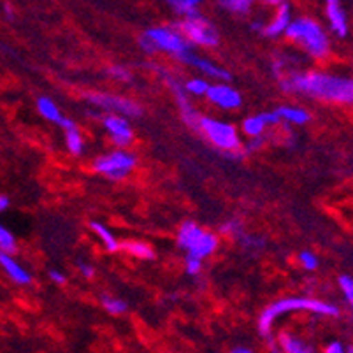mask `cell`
Listing matches in <instances>:
<instances>
[{
	"instance_id": "74e56055",
	"label": "cell",
	"mask_w": 353,
	"mask_h": 353,
	"mask_svg": "<svg viewBox=\"0 0 353 353\" xmlns=\"http://www.w3.org/2000/svg\"><path fill=\"white\" fill-rule=\"evenodd\" d=\"M230 353H253L252 350H248V348H243V346H239V348H234L232 352Z\"/></svg>"
},
{
	"instance_id": "ffe728a7",
	"label": "cell",
	"mask_w": 353,
	"mask_h": 353,
	"mask_svg": "<svg viewBox=\"0 0 353 353\" xmlns=\"http://www.w3.org/2000/svg\"><path fill=\"white\" fill-rule=\"evenodd\" d=\"M169 6L174 9V12L183 14L185 18H190L199 12V0H172V2H169Z\"/></svg>"
},
{
	"instance_id": "484cf974",
	"label": "cell",
	"mask_w": 353,
	"mask_h": 353,
	"mask_svg": "<svg viewBox=\"0 0 353 353\" xmlns=\"http://www.w3.org/2000/svg\"><path fill=\"white\" fill-rule=\"evenodd\" d=\"M220 6L230 12L245 14V12H248V9L252 8V2H250V0H223V2H220Z\"/></svg>"
},
{
	"instance_id": "5b68a950",
	"label": "cell",
	"mask_w": 353,
	"mask_h": 353,
	"mask_svg": "<svg viewBox=\"0 0 353 353\" xmlns=\"http://www.w3.org/2000/svg\"><path fill=\"white\" fill-rule=\"evenodd\" d=\"M285 34L294 41H299L307 48L314 57H323L329 50V41H327L325 32L322 30L319 23L313 20H295L288 25Z\"/></svg>"
},
{
	"instance_id": "8fae6325",
	"label": "cell",
	"mask_w": 353,
	"mask_h": 353,
	"mask_svg": "<svg viewBox=\"0 0 353 353\" xmlns=\"http://www.w3.org/2000/svg\"><path fill=\"white\" fill-rule=\"evenodd\" d=\"M208 99L221 109H237L243 102L239 92L227 85H214L208 88Z\"/></svg>"
},
{
	"instance_id": "4fadbf2b",
	"label": "cell",
	"mask_w": 353,
	"mask_h": 353,
	"mask_svg": "<svg viewBox=\"0 0 353 353\" xmlns=\"http://www.w3.org/2000/svg\"><path fill=\"white\" fill-rule=\"evenodd\" d=\"M183 62L190 63V65L197 67L199 70H202V72L206 74V76H210V78H214L218 79V81H229L232 76H230V72H227L225 69H221V67L214 65L213 62H210V60H204V59H197V57H194V54H187L185 59H183Z\"/></svg>"
},
{
	"instance_id": "e575fe53",
	"label": "cell",
	"mask_w": 353,
	"mask_h": 353,
	"mask_svg": "<svg viewBox=\"0 0 353 353\" xmlns=\"http://www.w3.org/2000/svg\"><path fill=\"white\" fill-rule=\"evenodd\" d=\"M79 271H81V274L85 276V278H94L95 274V269L88 264H79Z\"/></svg>"
},
{
	"instance_id": "277c9868",
	"label": "cell",
	"mask_w": 353,
	"mask_h": 353,
	"mask_svg": "<svg viewBox=\"0 0 353 353\" xmlns=\"http://www.w3.org/2000/svg\"><path fill=\"white\" fill-rule=\"evenodd\" d=\"M178 243L183 250H187L188 255L195 259L210 256L218 248V239L211 232L202 230L194 221H185L179 229Z\"/></svg>"
},
{
	"instance_id": "7a4b0ae2",
	"label": "cell",
	"mask_w": 353,
	"mask_h": 353,
	"mask_svg": "<svg viewBox=\"0 0 353 353\" xmlns=\"http://www.w3.org/2000/svg\"><path fill=\"white\" fill-rule=\"evenodd\" d=\"M297 310H307L319 314H329V316H338L339 314L338 306H332V304L322 303V301L316 299H307V297H288V299H281L278 303L271 304V306H268L262 311L259 319L260 334L262 336H269L272 323H274V320L280 314Z\"/></svg>"
},
{
	"instance_id": "3957f363",
	"label": "cell",
	"mask_w": 353,
	"mask_h": 353,
	"mask_svg": "<svg viewBox=\"0 0 353 353\" xmlns=\"http://www.w3.org/2000/svg\"><path fill=\"white\" fill-rule=\"evenodd\" d=\"M141 46L148 53H153V51H167V53L176 54L181 60L187 54H190V48L185 43L183 35L171 30V28H150L141 37Z\"/></svg>"
},
{
	"instance_id": "d4e9b609",
	"label": "cell",
	"mask_w": 353,
	"mask_h": 353,
	"mask_svg": "<svg viewBox=\"0 0 353 353\" xmlns=\"http://www.w3.org/2000/svg\"><path fill=\"white\" fill-rule=\"evenodd\" d=\"M16 250V239L11 234V230H8L6 227L0 225V253H6V255H11Z\"/></svg>"
},
{
	"instance_id": "4dcf8cb0",
	"label": "cell",
	"mask_w": 353,
	"mask_h": 353,
	"mask_svg": "<svg viewBox=\"0 0 353 353\" xmlns=\"http://www.w3.org/2000/svg\"><path fill=\"white\" fill-rule=\"evenodd\" d=\"M201 269H202V260L188 255L187 256V272L188 274H192V276L199 274V272H201Z\"/></svg>"
},
{
	"instance_id": "9c48e42d",
	"label": "cell",
	"mask_w": 353,
	"mask_h": 353,
	"mask_svg": "<svg viewBox=\"0 0 353 353\" xmlns=\"http://www.w3.org/2000/svg\"><path fill=\"white\" fill-rule=\"evenodd\" d=\"M88 101L97 108L104 109V111H111V113H118V117H141V108L136 102L128 101V99L117 97V95L108 94H92L88 95Z\"/></svg>"
},
{
	"instance_id": "603a6c76",
	"label": "cell",
	"mask_w": 353,
	"mask_h": 353,
	"mask_svg": "<svg viewBox=\"0 0 353 353\" xmlns=\"http://www.w3.org/2000/svg\"><path fill=\"white\" fill-rule=\"evenodd\" d=\"M123 250L128 253H132V255L139 256V259H153V252L152 248L144 243H139V241H130V243H125Z\"/></svg>"
},
{
	"instance_id": "83f0119b",
	"label": "cell",
	"mask_w": 353,
	"mask_h": 353,
	"mask_svg": "<svg viewBox=\"0 0 353 353\" xmlns=\"http://www.w3.org/2000/svg\"><path fill=\"white\" fill-rule=\"evenodd\" d=\"M208 88H210L208 81H204V79H199V78L192 79V81H188L187 86H185V90H187L188 94H192V95H206Z\"/></svg>"
},
{
	"instance_id": "4316f807",
	"label": "cell",
	"mask_w": 353,
	"mask_h": 353,
	"mask_svg": "<svg viewBox=\"0 0 353 353\" xmlns=\"http://www.w3.org/2000/svg\"><path fill=\"white\" fill-rule=\"evenodd\" d=\"M102 306H104L105 311H109L111 314L125 313V310H127V303H123V301L120 299H114V297H108V295L102 297Z\"/></svg>"
},
{
	"instance_id": "d6a6232c",
	"label": "cell",
	"mask_w": 353,
	"mask_h": 353,
	"mask_svg": "<svg viewBox=\"0 0 353 353\" xmlns=\"http://www.w3.org/2000/svg\"><path fill=\"white\" fill-rule=\"evenodd\" d=\"M260 118H262V121H264V125L268 127V125H276L278 121H280V117L274 113H262L260 114Z\"/></svg>"
},
{
	"instance_id": "f546056e",
	"label": "cell",
	"mask_w": 353,
	"mask_h": 353,
	"mask_svg": "<svg viewBox=\"0 0 353 353\" xmlns=\"http://www.w3.org/2000/svg\"><path fill=\"white\" fill-rule=\"evenodd\" d=\"M339 287H341V290H343V294H345L346 301H348V303H352V301H353V280H352V278H350V276H346V274H343L341 278H339Z\"/></svg>"
},
{
	"instance_id": "ac0fdd59",
	"label": "cell",
	"mask_w": 353,
	"mask_h": 353,
	"mask_svg": "<svg viewBox=\"0 0 353 353\" xmlns=\"http://www.w3.org/2000/svg\"><path fill=\"white\" fill-rule=\"evenodd\" d=\"M90 229L94 230V232L101 237V241L104 243L108 252H117V250H120V243H118L117 237L113 236V232H111L108 227L99 223V221H90Z\"/></svg>"
},
{
	"instance_id": "d590c367",
	"label": "cell",
	"mask_w": 353,
	"mask_h": 353,
	"mask_svg": "<svg viewBox=\"0 0 353 353\" xmlns=\"http://www.w3.org/2000/svg\"><path fill=\"white\" fill-rule=\"evenodd\" d=\"M325 353H345V348H343L341 343L334 341V343H330L329 346H327Z\"/></svg>"
},
{
	"instance_id": "1f68e13d",
	"label": "cell",
	"mask_w": 353,
	"mask_h": 353,
	"mask_svg": "<svg viewBox=\"0 0 353 353\" xmlns=\"http://www.w3.org/2000/svg\"><path fill=\"white\" fill-rule=\"evenodd\" d=\"M109 74H111L114 79H120V81H130V72H128L125 67H111V69H109Z\"/></svg>"
},
{
	"instance_id": "52a82bcc",
	"label": "cell",
	"mask_w": 353,
	"mask_h": 353,
	"mask_svg": "<svg viewBox=\"0 0 353 353\" xmlns=\"http://www.w3.org/2000/svg\"><path fill=\"white\" fill-rule=\"evenodd\" d=\"M134 167H136V159L121 150L101 157L94 163V169L99 174H104L111 179H123L132 172Z\"/></svg>"
},
{
	"instance_id": "8992f818",
	"label": "cell",
	"mask_w": 353,
	"mask_h": 353,
	"mask_svg": "<svg viewBox=\"0 0 353 353\" xmlns=\"http://www.w3.org/2000/svg\"><path fill=\"white\" fill-rule=\"evenodd\" d=\"M197 130L202 134H206L208 139L220 150L225 152H234L239 146V137H237V130L234 125L225 123V121L213 120L208 117H199Z\"/></svg>"
},
{
	"instance_id": "5bb4252c",
	"label": "cell",
	"mask_w": 353,
	"mask_h": 353,
	"mask_svg": "<svg viewBox=\"0 0 353 353\" xmlns=\"http://www.w3.org/2000/svg\"><path fill=\"white\" fill-rule=\"evenodd\" d=\"M0 265L8 272V276L12 281L20 285H28L32 281L30 272L25 268H21V264H18L11 255H6V253H0Z\"/></svg>"
},
{
	"instance_id": "cb8c5ba5",
	"label": "cell",
	"mask_w": 353,
	"mask_h": 353,
	"mask_svg": "<svg viewBox=\"0 0 353 353\" xmlns=\"http://www.w3.org/2000/svg\"><path fill=\"white\" fill-rule=\"evenodd\" d=\"M281 345H283L285 352L287 353H313L303 341L292 338V336H281Z\"/></svg>"
},
{
	"instance_id": "836d02e7",
	"label": "cell",
	"mask_w": 353,
	"mask_h": 353,
	"mask_svg": "<svg viewBox=\"0 0 353 353\" xmlns=\"http://www.w3.org/2000/svg\"><path fill=\"white\" fill-rule=\"evenodd\" d=\"M50 278L54 281V283H60V285L65 283V280H67L65 274H63V272L54 271V269H51V271H50Z\"/></svg>"
},
{
	"instance_id": "2e32d148",
	"label": "cell",
	"mask_w": 353,
	"mask_h": 353,
	"mask_svg": "<svg viewBox=\"0 0 353 353\" xmlns=\"http://www.w3.org/2000/svg\"><path fill=\"white\" fill-rule=\"evenodd\" d=\"M290 23V6L283 2V4H280V9H278V14H276L274 20L265 27L264 34L269 35V37H276V35L283 34Z\"/></svg>"
},
{
	"instance_id": "f1b7e54d",
	"label": "cell",
	"mask_w": 353,
	"mask_h": 353,
	"mask_svg": "<svg viewBox=\"0 0 353 353\" xmlns=\"http://www.w3.org/2000/svg\"><path fill=\"white\" fill-rule=\"evenodd\" d=\"M299 260L303 268L307 269V271H314V269L319 268V256L314 255L313 252H303L299 255Z\"/></svg>"
},
{
	"instance_id": "9a60e30c",
	"label": "cell",
	"mask_w": 353,
	"mask_h": 353,
	"mask_svg": "<svg viewBox=\"0 0 353 353\" xmlns=\"http://www.w3.org/2000/svg\"><path fill=\"white\" fill-rule=\"evenodd\" d=\"M327 16H329L330 28H332L339 37H345L348 34V25H346V14L343 11L341 4L336 0L327 2Z\"/></svg>"
},
{
	"instance_id": "7c38bea8",
	"label": "cell",
	"mask_w": 353,
	"mask_h": 353,
	"mask_svg": "<svg viewBox=\"0 0 353 353\" xmlns=\"http://www.w3.org/2000/svg\"><path fill=\"white\" fill-rule=\"evenodd\" d=\"M169 85H171L172 92H174V95H176V102H178L179 109H181L183 120L187 121V125H190L192 128H195V130H197V121H199V117H201V114L195 113V109L192 108L190 101H188V97L185 95V90H183L181 86L174 81V79L169 78Z\"/></svg>"
},
{
	"instance_id": "d6986e66",
	"label": "cell",
	"mask_w": 353,
	"mask_h": 353,
	"mask_svg": "<svg viewBox=\"0 0 353 353\" xmlns=\"http://www.w3.org/2000/svg\"><path fill=\"white\" fill-rule=\"evenodd\" d=\"M37 109H39V113L46 118L48 121H54V123H60L62 120V114H60L59 105L54 104L50 97H39L37 99Z\"/></svg>"
},
{
	"instance_id": "30bf717a",
	"label": "cell",
	"mask_w": 353,
	"mask_h": 353,
	"mask_svg": "<svg viewBox=\"0 0 353 353\" xmlns=\"http://www.w3.org/2000/svg\"><path fill=\"white\" fill-rule=\"evenodd\" d=\"M102 123H104L108 132L113 136V141L120 148L128 146V144L132 143V128H130V123L125 118L118 117V114H108V117H104Z\"/></svg>"
},
{
	"instance_id": "44dd1931",
	"label": "cell",
	"mask_w": 353,
	"mask_h": 353,
	"mask_svg": "<svg viewBox=\"0 0 353 353\" xmlns=\"http://www.w3.org/2000/svg\"><path fill=\"white\" fill-rule=\"evenodd\" d=\"M65 143H67V148H69V152L72 153V155H79V153H83V137L81 134H79L78 127L65 130Z\"/></svg>"
},
{
	"instance_id": "e0dca14e",
	"label": "cell",
	"mask_w": 353,
	"mask_h": 353,
	"mask_svg": "<svg viewBox=\"0 0 353 353\" xmlns=\"http://www.w3.org/2000/svg\"><path fill=\"white\" fill-rule=\"evenodd\" d=\"M276 114L280 117V120L290 121V123L295 125H304L311 120V114L307 113L306 109H301V108H292V105H283V108L276 109Z\"/></svg>"
},
{
	"instance_id": "ba28073f",
	"label": "cell",
	"mask_w": 353,
	"mask_h": 353,
	"mask_svg": "<svg viewBox=\"0 0 353 353\" xmlns=\"http://www.w3.org/2000/svg\"><path fill=\"white\" fill-rule=\"evenodd\" d=\"M179 30H181L183 35H187L188 39L197 44H202V46H216L218 44V32L199 12L190 16V18H185L179 23Z\"/></svg>"
},
{
	"instance_id": "6da1fadb",
	"label": "cell",
	"mask_w": 353,
	"mask_h": 353,
	"mask_svg": "<svg viewBox=\"0 0 353 353\" xmlns=\"http://www.w3.org/2000/svg\"><path fill=\"white\" fill-rule=\"evenodd\" d=\"M283 86L285 90L303 92V94L325 99V101L346 102L348 104L353 99V83L346 78L330 76V74H294Z\"/></svg>"
},
{
	"instance_id": "8d00e7d4",
	"label": "cell",
	"mask_w": 353,
	"mask_h": 353,
	"mask_svg": "<svg viewBox=\"0 0 353 353\" xmlns=\"http://www.w3.org/2000/svg\"><path fill=\"white\" fill-rule=\"evenodd\" d=\"M9 204H11V201H9V197H6V195H0V213H2V211L8 210Z\"/></svg>"
},
{
	"instance_id": "7402d4cb",
	"label": "cell",
	"mask_w": 353,
	"mask_h": 353,
	"mask_svg": "<svg viewBox=\"0 0 353 353\" xmlns=\"http://www.w3.org/2000/svg\"><path fill=\"white\" fill-rule=\"evenodd\" d=\"M243 130H245V134H248V136L252 137L262 136L265 130V125L264 121H262V118H260V114L246 118V120L243 121Z\"/></svg>"
}]
</instances>
